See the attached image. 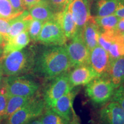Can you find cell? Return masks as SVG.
I'll return each mask as SVG.
<instances>
[{
	"label": "cell",
	"mask_w": 124,
	"mask_h": 124,
	"mask_svg": "<svg viewBox=\"0 0 124 124\" xmlns=\"http://www.w3.org/2000/svg\"><path fill=\"white\" fill-rule=\"evenodd\" d=\"M111 59L108 51L98 45L90 51L89 65L100 77L106 75Z\"/></svg>",
	"instance_id": "10"
},
{
	"label": "cell",
	"mask_w": 124,
	"mask_h": 124,
	"mask_svg": "<svg viewBox=\"0 0 124 124\" xmlns=\"http://www.w3.org/2000/svg\"><path fill=\"white\" fill-rule=\"evenodd\" d=\"M68 39L55 20L44 22L37 41L47 46H64Z\"/></svg>",
	"instance_id": "8"
},
{
	"label": "cell",
	"mask_w": 124,
	"mask_h": 124,
	"mask_svg": "<svg viewBox=\"0 0 124 124\" xmlns=\"http://www.w3.org/2000/svg\"><path fill=\"white\" fill-rule=\"evenodd\" d=\"M35 55L33 70L40 77L51 80L72 67L64 46H51Z\"/></svg>",
	"instance_id": "1"
},
{
	"label": "cell",
	"mask_w": 124,
	"mask_h": 124,
	"mask_svg": "<svg viewBox=\"0 0 124 124\" xmlns=\"http://www.w3.org/2000/svg\"><path fill=\"white\" fill-rule=\"evenodd\" d=\"M10 25H11L10 20L0 18V33L2 34L3 36L4 37L5 43L7 41L8 38Z\"/></svg>",
	"instance_id": "30"
},
{
	"label": "cell",
	"mask_w": 124,
	"mask_h": 124,
	"mask_svg": "<svg viewBox=\"0 0 124 124\" xmlns=\"http://www.w3.org/2000/svg\"><path fill=\"white\" fill-rule=\"evenodd\" d=\"M28 124H42L40 118H36L35 120H32V121L29 122Z\"/></svg>",
	"instance_id": "38"
},
{
	"label": "cell",
	"mask_w": 124,
	"mask_h": 124,
	"mask_svg": "<svg viewBox=\"0 0 124 124\" xmlns=\"http://www.w3.org/2000/svg\"><path fill=\"white\" fill-rule=\"evenodd\" d=\"M68 8L77 25L78 32H80L93 17L87 0H71L68 5Z\"/></svg>",
	"instance_id": "11"
},
{
	"label": "cell",
	"mask_w": 124,
	"mask_h": 124,
	"mask_svg": "<svg viewBox=\"0 0 124 124\" xmlns=\"http://www.w3.org/2000/svg\"><path fill=\"white\" fill-rule=\"evenodd\" d=\"M3 76H4V74H3L1 62V60H0V87H1V85H2L3 83Z\"/></svg>",
	"instance_id": "37"
},
{
	"label": "cell",
	"mask_w": 124,
	"mask_h": 124,
	"mask_svg": "<svg viewBox=\"0 0 124 124\" xmlns=\"http://www.w3.org/2000/svg\"><path fill=\"white\" fill-rule=\"evenodd\" d=\"M46 108L43 98L34 96L28 103L8 118L5 124H28L42 115Z\"/></svg>",
	"instance_id": "3"
},
{
	"label": "cell",
	"mask_w": 124,
	"mask_h": 124,
	"mask_svg": "<svg viewBox=\"0 0 124 124\" xmlns=\"http://www.w3.org/2000/svg\"><path fill=\"white\" fill-rule=\"evenodd\" d=\"M114 15L119 18H124V0H117L116 10Z\"/></svg>",
	"instance_id": "33"
},
{
	"label": "cell",
	"mask_w": 124,
	"mask_h": 124,
	"mask_svg": "<svg viewBox=\"0 0 124 124\" xmlns=\"http://www.w3.org/2000/svg\"><path fill=\"white\" fill-rule=\"evenodd\" d=\"M0 120H1V118H0Z\"/></svg>",
	"instance_id": "42"
},
{
	"label": "cell",
	"mask_w": 124,
	"mask_h": 124,
	"mask_svg": "<svg viewBox=\"0 0 124 124\" xmlns=\"http://www.w3.org/2000/svg\"><path fill=\"white\" fill-rule=\"evenodd\" d=\"M30 40L28 31H24L14 38L10 39L3 46L1 57L5 56L10 52L24 49L29 44Z\"/></svg>",
	"instance_id": "18"
},
{
	"label": "cell",
	"mask_w": 124,
	"mask_h": 124,
	"mask_svg": "<svg viewBox=\"0 0 124 124\" xmlns=\"http://www.w3.org/2000/svg\"><path fill=\"white\" fill-rule=\"evenodd\" d=\"M110 101L118 102L124 110V85L115 89Z\"/></svg>",
	"instance_id": "28"
},
{
	"label": "cell",
	"mask_w": 124,
	"mask_h": 124,
	"mask_svg": "<svg viewBox=\"0 0 124 124\" xmlns=\"http://www.w3.org/2000/svg\"><path fill=\"white\" fill-rule=\"evenodd\" d=\"M115 31L119 33H122L124 32V18H121L119 20Z\"/></svg>",
	"instance_id": "35"
},
{
	"label": "cell",
	"mask_w": 124,
	"mask_h": 124,
	"mask_svg": "<svg viewBox=\"0 0 124 124\" xmlns=\"http://www.w3.org/2000/svg\"><path fill=\"white\" fill-rule=\"evenodd\" d=\"M4 44H5L4 37L3 36L2 34L0 33V46H2L3 47V46H4Z\"/></svg>",
	"instance_id": "39"
},
{
	"label": "cell",
	"mask_w": 124,
	"mask_h": 124,
	"mask_svg": "<svg viewBox=\"0 0 124 124\" xmlns=\"http://www.w3.org/2000/svg\"><path fill=\"white\" fill-rule=\"evenodd\" d=\"M1 46H0V50H1Z\"/></svg>",
	"instance_id": "41"
},
{
	"label": "cell",
	"mask_w": 124,
	"mask_h": 124,
	"mask_svg": "<svg viewBox=\"0 0 124 124\" xmlns=\"http://www.w3.org/2000/svg\"><path fill=\"white\" fill-rule=\"evenodd\" d=\"M48 1L54 11L58 13L66 8L70 0H48Z\"/></svg>",
	"instance_id": "31"
},
{
	"label": "cell",
	"mask_w": 124,
	"mask_h": 124,
	"mask_svg": "<svg viewBox=\"0 0 124 124\" xmlns=\"http://www.w3.org/2000/svg\"><path fill=\"white\" fill-rule=\"evenodd\" d=\"M41 0H23V4L25 9H29Z\"/></svg>",
	"instance_id": "34"
},
{
	"label": "cell",
	"mask_w": 124,
	"mask_h": 124,
	"mask_svg": "<svg viewBox=\"0 0 124 124\" xmlns=\"http://www.w3.org/2000/svg\"><path fill=\"white\" fill-rule=\"evenodd\" d=\"M73 87L70 82L68 72L51 79L44 91L43 100L46 108H51L55 102L70 91Z\"/></svg>",
	"instance_id": "6"
},
{
	"label": "cell",
	"mask_w": 124,
	"mask_h": 124,
	"mask_svg": "<svg viewBox=\"0 0 124 124\" xmlns=\"http://www.w3.org/2000/svg\"><path fill=\"white\" fill-rule=\"evenodd\" d=\"M100 32V28L95 23L93 17L87 22L80 31L83 41L90 51L98 45Z\"/></svg>",
	"instance_id": "16"
},
{
	"label": "cell",
	"mask_w": 124,
	"mask_h": 124,
	"mask_svg": "<svg viewBox=\"0 0 124 124\" xmlns=\"http://www.w3.org/2000/svg\"><path fill=\"white\" fill-rule=\"evenodd\" d=\"M8 101V95L4 86L0 89V118H3L5 113Z\"/></svg>",
	"instance_id": "29"
},
{
	"label": "cell",
	"mask_w": 124,
	"mask_h": 124,
	"mask_svg": "<svg viewBox=\"0 0 124 124\" xmlns=\"http://www.w3.org/2000/svg\"><path fill=\"white\" fill-rule=\"evenodd\" d=\"M29 14L33 19L46 22L55 18L56 12L48 0H41L29 9Z\"/></svg>",
	"instance_id": "17"
},
{
	"label": "cell",
	"mask_w": 124,
	"mask_h": 124,
	"mask_svg": "<svg viewBox=\"0 0 124 124\" xmlns=\"http://www.w3.org/2000/svg\"><path fill=\"white\" fill-rule=\"evenodd\" d=\"M41 116L42 124H69L70 122L51 108H46Z\"/></svg>",
	"instance_id": "24"
},
{
	"label": "cell",
	"mask_w": 124,
	"mask_h": 124,
	"mask_svg": "<svg viewBox=\"0 0 124 124\" xmlns=\"http://www.w3.org/2000/svg\"><path fill=\"white\" fill-rule=\"evenodd\" d=\"M115 90L111 82L105 77H100L86 85V94L91 101L102 105L111 100Z\"/></svg>",
	"instance_id": "5"
},
{
	"label": "cell",
	"mask_w": 124,
	"mask_h": 124,
	"mask_svg": "<svg viewBox=\"0 0 124 124\" xmlns=\"http://www.w3.org/2000/svg\"><path fill=\"white\" fill-rule=\"evenodd\" d=\"M100 124H124V110L118 103L110 101L99 111Z\"/></svg>",
	"instance_id": "9"
},
{
	"label": "cell",
	"mask_w": 124,
	"mask_h": 124,
	"mask_svg": "<svg viewBox=\"0 0 124 124\" xmlns=\"http://www.w3.org/2000/svg\"><path fill=\"white\" fill-rule=\"evenodd\" d=\"M116 34V31H101L98 38V45L108 51Z\"/></svg>",
	"instance_id": "26"
},
{
	"label": "cell",
	"mask_w": 124,
	"mask_h": 124,
	"mask_svg": "<svg viewBox=\"0 0 124 124\" xmlns=\"http://www.w3.org/2000/svg\"><path fill=\"white\" fill-rule=\"evenodd\" d=\"M68 5L64 10L56 13L54 20L59 23L65 36L69 40L75 36L78 32V30L72 15L68 8Z\"/></svg>",
	"instance_id": "15"
},
{
	"label": "cell",
	"mask_w": 124,
	"mask_h": 124,
	"mask_svg": "<svg viewBox=\"0 0 124 124\" xmlns=\"http://www.w3.org/2000/svg\"><path fill=\"white\" fill-rule=\"evenodd\" d=\"M71 1V0H70V1Z\"/></svg>",
	"instance_id": "43"
},
{
	"label": "cell",
	"mask_w": 124,
	"mask_h": 124,
	"mask_svg": "<svg viewBox=\"0 0 124 124\" xmlns=\"http://www.w3.org/2000/svg\"><path fill=\"white\" fill-rule=\"evenodd\" d=\"M32 97L8 96L7 108L3 118L7 119L12 114L28 103Z\"/></svg>",
	"instance_id": "20"
},
{
	"label": "cell",
	"mask_w": 124,
	"mask_h": 124,
	"mask_svg": "<svg viewBox=\"0 0 124 124\" xmlns=\"http://www.w3.org/2000/svg\"><path fill=\"white\" fill-rule=\"evenodd\" d=\"M72 67L89 65L90 50L83 41L80 32L71 39V42L65 45Z\"/></svg>",
	"instance_id": "7"
},
{
	"label": "cell",
	"mask_w": 124,
	"mask_h": 124,
	"mask_svg": "<svg viewBox=\"0 0 124 124\" xmlns=\"http://www.w3.org/2000/svg\"><path fill=\"white\" fill-rule=\"evenodd\" d=\"M9 1L11 3L14 9L17 12L23 13L24 10H25L23 4V0H9Z\"/></svg>",
	"instance_id": "32"
},
{
	"label": "cell",
	"mask_w": 124,
	"mask_h": 124,
	"mask_svg": "<svg viewBox=\"0 0 124 124\" xmlns=\"http://www.w3.org/2000/svg\"><path fill=\"white\" fill-rule=\"evenodd\" d=\"M120 18L115 15L103 17L95 16L94 17L95 22L102 31H115L116 26Z\"/></svg>",
	"instance_id": "22"
},
{
	"label": "cell",
	"mask_w": 124,
	"mask_h": 124,
	"mask_svg": "<svg viewBox=\"0 0 124 124\" xmlns=\"http://www.w3.org/2000/svg\"><path fill=\"white\" fill-rule=\"evenodd\" d=\"M117 0H98L96 5V16L103 17L114 15Z\"/></svg>",
	"instance_id": "21"
},
{
	"label": "cell",
	"mask_w": 124,
	"mask_h": 124,
	"mask_svg": "<svg viewBox=\"0 0 124 124\" xmlns=\"http://www.w3.org/2000/svg\"><path fill=\"white\" fill-rule=\"evenodd\" d=\"M44 23V22L43 21L36 19L32 18L31 20L27 30L31 40L33 41L38 40L39 36L41 32Z\"/></svg>",
	"instance_id": "27"
},
{
	"label": "cell",
	"mask_w": 124,
	"mask_h": 124,
	"mask_svg": "<svg viewBox=\"0 0 124 124\" xmlns=\"http://www.w3.org/2000/svg\"><path fill=\"white\" fill-rule=\"evenodd\" d=\"M68 76L73 87L86 85L95 78L100 77L88 64L75 67L72 71L68 72Z\"/></svg>",
	"instance_id": "13"
},
{
	"label": "cell",
	"mask_w": 124,
	"mask_h": 124,
	"mask_svg": "<svg viewBox=\"0 0 124 124\" xmlns=\"http://www.w3.org/2000/svg\"><path fill=\"white\" fill-rule=\"evenodd\" d=\"M35 54L29 49L10 52L1 57L4 75L7 77L21 76L33 70Z\"/></svg>",
	"instance_id": "2"
},
{
	"label": "cell",
	"mask_w": 124,
	"mask_h": 124,
	"mask_svg": "<svg viewBox=\"0 0 124 124\" xmlns=\"http://www.w3.org/2000/svg\"><path fill=\"white\" fill-rule=\"evenodd\" d=\"M107 75L108 78L116 89L124 85V56L111 59Z\"/></svg>",
	"instance_id": "14"
},
{
	"label": "cell",
	"mask_w": 124,
	"mask_h": 124,
	"mask_svg": "<svg viewBox=\"0 0 124 124\" xmlns=\"http://www.w3.org/2000/svg\"><path fill=\"white\" fill-rule=\"evenodd\" d=\"M32 19V18L29 15V12L27 10H24L23 13L18 16L10 20L11 25L7 41L10 39L13 38L18 34L21 33V32L27 31L29 23Z\"/></svg>",
	"instance_id": "19"
},
{
	"label": "cell",
	"mask_w": 124,
	"mask_h": 124,
	"mask_svg": "<svg viewBox=\"0 0 124 124\" xmlns=\"http://www.w3.org/2000/svg\"><path fill=\"white\" fill-rule=\"evenodd\" d=\"M3 82L8 96L32 97L39 89L37 82L24 76L7 77Z\"/></svg>",
	"instance_id": "4"
},
{
	"label": "cell",
	"mask_w": 124,
	"mask_h": 124,
	"mask_svg": "<svg viewBox=\"0 0 124 124\" xmlns=\"http://www.w3.org/2000/svg\"><path fill=\"white\" fill-rule=\"evenodd\" d=\"M69 124H80L79 122V120L78 118V117L75 114V113H74L73 116H72V119H71L70 121Z\"/></svg>",
	"instance_id": "36"
},
{
	"label": "cell",
	"mask_w": 124,
	"mask_h": 124,
	"mask_svg": "<svg viewBox=\"0 0 124 124\" xmlns=\"http://www.w3.org/2000/svg\"><path fill=\"white\" fill-rule=\"evenodd\" d=\"M108 52L111 59L124 56V42L121 33L116 32L114 40Z\"/></svg>",
	"instance_id": "23"
},
{
	"label": "cell",
	"mask_w": 124,
	"mask_h": 124,
	"mask_svg": "<svg viewBox=\"0 0 124 124\" xmlns=\"http://www.w3.org/2000/svg\"><path fill=\"white\" fill-rule=\"evenodd\" d=\"M23 13L17 12L9 0H0V18L12 20Z\"/></svg>",
	"instance_id": "25"
},
{
	"label": "cell",
	"mask_w": 124,
	"mask_h": 124,
	"mask_svg": "<svg viewBox=\"0 0 124 124\" xmlns=\"http://www.w3.org/2000/svg\"><path fill=\"white\" fill-rule=\"evenodd\" d=\"M78 92V89H76V87L73 88L70 91L59 98L51 108L67 120L70 121L74 113V100Z\"/></svg>",
	"instance_id": "12"
},
{
	"label": "cell",
	"mask_w": 124,
	"mask_h": 124,
	"mask_svg": "<svg viewBox=\"0 0 124 124\" xmlns=\"http://www.w3.org/2000/svg\"><path fill=\"white\" fill-rule=\"evenodd\" d=\"M121 33L122 39H123V41H124V32H122V33Z\"/></svg>",
	"instance_id": "40"
}]
</instances>
